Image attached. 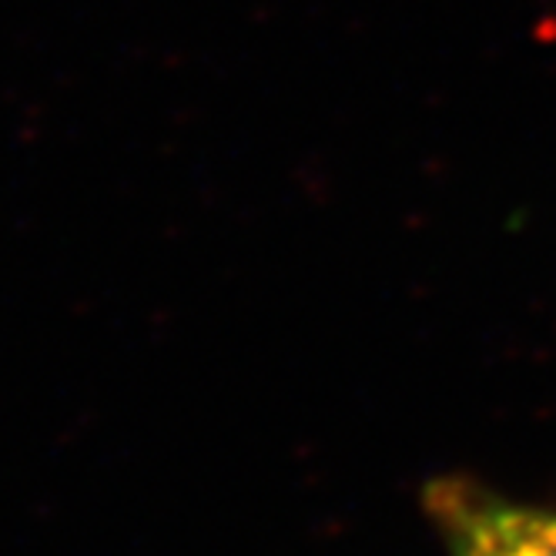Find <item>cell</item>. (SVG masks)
Listing matches in <instances>:
<instances>
[{"mask_svg": "<svg viewBox=\"0 0 556 556\" xmlns=\"http://www.w3.org/2000/svg\"><path fill=\"white\" fill-rule=\"evenodd\" d=\"M426 509L450 556H556V513L459 476L429 483Z\"/></svg>", "mask_w": 556, "mask_h": 556, "instance_id": "6da1fadb", "label": "cell"}]
</instances>
